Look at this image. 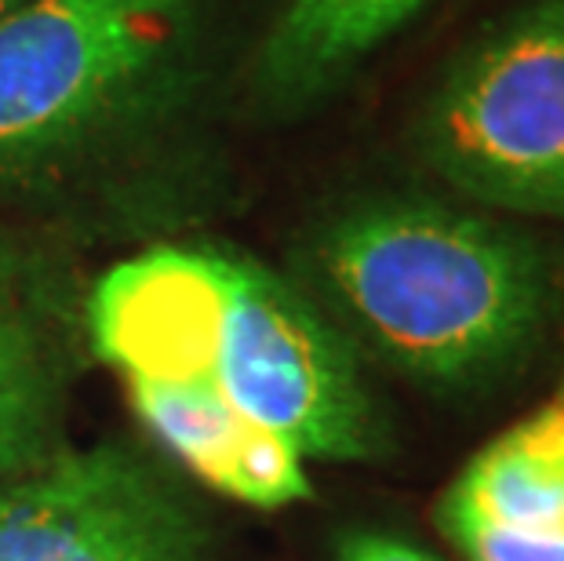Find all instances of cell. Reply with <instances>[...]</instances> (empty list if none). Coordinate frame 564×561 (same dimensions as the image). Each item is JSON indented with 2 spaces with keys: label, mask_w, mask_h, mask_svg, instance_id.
<instances>
[{
  "label": "cell",
  "mask_w": 564,
  "mask_h": 561,
  "mask_svg": "<svg viewBox=\"0 0 564 561\" xmlns=\"http://www.w3.org/2000/svg\"><path fill=\"white\" fill-rule=\"evenodd\" d=\"M219 0H33L0 22V186L175 125L212 80Z\"/></svg>",
  "instance_id": "obj_3"
},
{
  "label": "cell",
  "mask_w": 564,
  "mask_h": 561,
  "mask_svg": "<svg viewBox=\"0 0 564 561\" xmlns=\"http://www.w3.org/2000/svg\"><path fill=\"white\" fill-rule=\"evenodd\" d=\"M26 4H33V0H0V22L11 19V15H15V11H22Z\"/></svg>",
  "instance_id": "obj_12"
},
{
  "label": "cell",
  "mask_w": 564,
  "mask_h": 561,
  "mask_svg": "<svg viewBox=\"0 0 564 561\" xmlns=\"http://www.w3.org/2000/svg\"><path fill=\"white\" fill-rule=\"evenodd\" d=\"M434 0H281L245 58L241 88L262 121L321 110Z\"/></svg>",
  "instance_id": "obj_6"
},
{
  "label": "cell",
  "mask_w": 564,
  "mask_h": 561,
  "mask_svg": "<svg viewBox=\"0 0 564 561\" xmlns=\"http://www.w3.org/2000/svg\"><path fill=\"white\" fill-rule=\"evenodd\" d=\"M58 449V346L26 256L0 241V474L30 471Z\"/></svg>",
  "instance_id": "obj_8"
},
{
  "label": "cell",
  "mask_w": 564,
  "mask_h": 561,
  "mask_svg": "<svg viewBox=\"0 0 564 561\" xmlns=\"http://www.w3.org/2000/svg\"><path fill=\"white\" fill-rule=\"evenodd\" d=\"M339 561H441V558L423 551L419 543L401 540V536L350 532L339 543Z\"/></svg>",
  "instance_id": "obj_11"
},
{
  "label": "cell",
  "mask_w": 564,
  "mask_h": 561,
  "mask_svg": "<svg viewBox=\"0 0 564 561\" xmlns=\"http://www.w3.org/2000/svg\"><path fill=\"white\" fill-rule=\"evenodd\" d=\"M299 273L354 346L437 390L518 373L561 303L554 248L426 194H368L324 212L303 234Z\"/></svg>",
  "instance_id": "obj_2"
},
{
  "label": "cell",
  "mask_w": 564,
  "mask_h": 561,
  "mask_svg": "<svg viewBox=\"0 0 564 561\" xmlns=\"http://www.w3.org/2000/svg\"><path fill=\"white\" fill-rule=\"evenodd\" d=\"M437 515L528 532H564V398L477 452Z\"/></svg>",
  "instance_id": "obj_9"
},
{
  "label": "cell",
  "mask_w": 564,
  "mask_h": 561,
  "mask_svg": "<svg viewBox=\"0 0 564 561\" xmlns=\"http://www.w3.org/2000/svg\"><path fill=\"white\" fill-rule=\"evenodd\" d=\"M437 521L470 561H564V532L502 529L463 515H437Z\"/></svg>",
  "instance_id": "obj_10"
},
{
  "label": "cell",
  "mask_w": 564,
  "mask_h": 561,
  "mask_svg": "<svg viewBox=\"0 0 564 561\" xmlns=\"http://www.w3.org/2000/svg\"><path fill=\"white\" fill-rule=\"evenodd\" d=\"M88 332L124 379L208 384L299 456L390 452L354 343L295 281L234 248L158 245L117 262L88 300Z\"/></svg>",
  "instance_id": "obj_1"
},
{
  "label": "cell",
  "mask_w": 564,
  "mask_h": 561,
  "mask_svg": "<svg viewBox=\"0 0 564 561\" xmlns=\"http://www.w3.org/2000/svg\"><path fill=\"white\" fill-rule=\"evenodd\" d=\"M128 393L139 420L219 493L251 507H284L314 496L303 456L267 427L245 420L208 384L128 379Z\"/></svg>",
  "instance_id": "obj_7"
},
{
  "label": "cell",
  "mask_w": 564,
  "mask_h": 561,
  "mask_svg": "<svg viewBox=\"0 0 564 561\" xmlns=\"http://www.w3.org/2000/svg\"><path fill=\"white\" fill-rule=\"evenodd\" d=\"M415 153L485 208L564 223V0H524L441 69Z\"/></svg>",
  "instance_id": "obj_4"
},
{
  "label": "cell",
  "mask_w": 564,
  "mask_h": 561,
  "mask_svg": "<svg viewBox=\"0 0 564 561\" xmlns=\"http://www.w3.org/2000/svg\"><path fill=\"white\" fill-rule=\"evenodd\" d=\"M0 561H215L194 507L124 449L0 474Z\"/></svg>",
  "instance_id": "obj_5"
}]
</instances>
